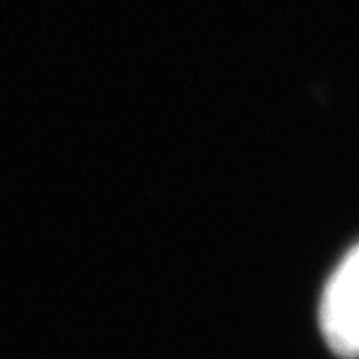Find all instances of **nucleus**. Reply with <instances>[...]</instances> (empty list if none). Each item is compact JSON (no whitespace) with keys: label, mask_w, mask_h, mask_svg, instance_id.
Listing matches in <instances>:
<instances>
[{"label":"nucleus","mask_w":359,"mask_h":359,"mask_svg":"<svg viewBox=\"0 0 359 359\" xmlns=\"http://www.w3.org/2000/svg\"><path fill=\"white\" fill-rule=\"evenodd\" d=\"M320 332L336 355L359 357V243L340 260L323 290Z\"/></svg>","instance_id":"f257e3e1"}]
</instances>
